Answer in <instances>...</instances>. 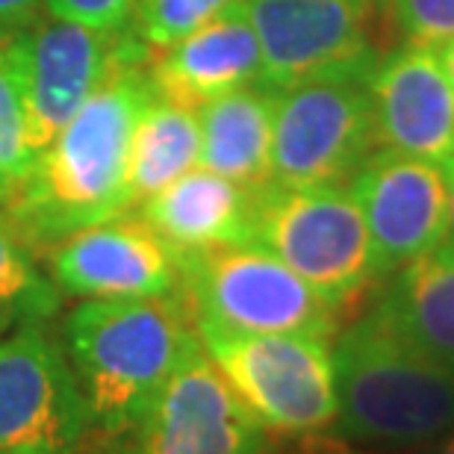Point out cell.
Listing matches in <instances>:
<instances>
[{
	"label": "cell",
	"instance_id": "d6986e66",
	"mask_svg": "<svg viewBox=\"0 0 454 454\" xmlns=\"http://www.w3.org/2000/svg\"><path fill=\"white\" fill-rule=\"evenodd\" d=\"M201 157V127L198 113L153 95L133 127L127 189L130 204L148 201L168 184L192 171Z\"/></svg>",
	"mask_w": 454,
	"mask_h": 454
},
{
	"label": "cell",
	"instance_id": "603a6c76",
	"mask_svg": "<svg viewBox=\"0 0 454 454\" xmlns=\"http://www.w3.org/2000/svg\"><path fill=\"white\" fill-rule=\"evenodd\" d=\"M404 48L440 51L454 39V0H384Z\"/></svg>",
	"mask_w": 454,
	"mask_h": 454
},
{
	"label": "cell",
	"instance_id": "83f0119b",
	"mask_svg": "<svg viewBox=\"0 0 454 454\" xmlns=\"http://www.w3.org/2000/svg\"><path fill=\"white\" fill-rule=\"evenodd\" d=\"M437 57H440V66H442V71H446L449 83L454 86V39H451L449 44H442V48L437 51Z\"/></svg>",
	"mask_w": 454,
	"mask_h": 454
},
{
	"label": "cell",
	"instance_id": "7c38bea8",
	"mask_svg": "<svg viewBox=\"0 0 454 454\" xmlns=\"http://www.w3.org/2000/svg\"><path fill=\"white\" fill-rule=\"evenodd\" d=\"M348 189L369 227L378 280L446 242L449 186L440 162L378 148L354 171Z\"/></svg>",
	"mask_w": 454,
	"mask_h": 454
},
{
	"label": "cell",
	"instance_id": "44dd1931",
	"mask_svg": "<svg viewBox=\"0 0 454 454\" xmlns=\"http://www.w3.org/2000/svg\"><path fill=\"white\" fill-rule=\"evenodd\" d=\"M27 142V104L21 71L9 44H0V207L18 192L33 166Z\"/></svg>",
	"mask_w": 454,
	"mask_h": 454
},
{
	"label": "cell",
	"instance_id": "cb8c5ba5",
	"mask_svg": "<svg viewBox=\"0 0 454 454\" xmlns=\"http://www.w3.org/2000/svg\"><path fill=\"white\" fill-rule=\"evenodd\" d=\"M139 0H44L51 18L74 21L92 30H124L133 21Z\"/></svg>",
	"mask_w": 454,
	"mask_h": 454
},
{
	"label": "cell",
	"instance_id": "5b68a950",
	"mask_svg": "<svg viewBox=\"0 0 454 454\" xmlns=\"http://www.w3.org/2000/svg\"><path fill=\"white\" fill-rule=\"evenodd\" d=\"M207 357L275 437L322 434L340 419L333 345L304 333H236L195 322Z\"/></svg>",
	"mask_w": 454,
	"mask_h": 454
},
{
	"label": "cell",
	"instance_id": "3957f363",
	"mask_svg": "<svg viewBox=\"0 0 454 454\" xmlns=\"http://www.w3.org/2000/svg\"><path fill=\"white\" fill-rule=\"evenodd\" d=\"M342 437L416 446L454 428V372L416 351L375 304L333 337Z\"/></svg>",
	"mask_w": 454,
	"mask_h": 454
},
{
	"label": "cell",
	"instance_id": "5bb4252c",
	"mask_svg": "<svg viewBox=\"0 0 454 454\" xmlns=\"http://www.w3.org/2000/svg\"><path fill=\"white\" fill-rule=\"evenodd\" d=\"M369 98L380 148L440 166L454 157V86L437 51L402 48L378 59Z\"/></svg>",
	"mask_w": 454,
	"mask_h": 454
},
{
	"label": "cell",
	"instance_id": "7a4b0ae2",
	"mask_svg": "<svg viewBox=\"0 0 454 454\" xmlns=\"http://www.w3.org/2000/svg\"><path fill=\"white\" fill-rule=\"evenodd\" d=\"M198 342L186 295L80 301L62 322V348L89 431L101 442L124 437Z\"/></svg>",
	"mask_w": 454,
	"mask_h": 454
},
{
	"label": "cell",
	"instance_id": "9c48e42d",
	"mask_svg": "<svg viewBox=\"0 0 454 454\" xmlns=\"http://www.w3.org/2000/svg\"><path fill=\"white\" fill-rule=\"evenodd\" d=\"M6 44L21 71L27 142L33 157L48 148L127 53L145 48L130 27L92 30L59 18H39L30 30Z\"/></svg>",
	"mask_w": 454,
	"mask_h": 454
},
{
	"label": "cell",
	"instance_id": "4316f807",
	"mask_svg": "<svg viewBox=\"0 0 454 454\" xmlns=\"http://www.w3.org/2000/svg\"><path fill=\"white\" fill-rule=\"evenodd\" d=\"M446 171V186H449V231H446V245H454V157L442 162Z\"/></svg>",
	"mask_w": 454,
	"mask_h": 454
},
{
	"label": "cell",
	"instance_id": "d4e9b609",
	"mask_svg": "<svg viewBox=\"0 0 454 454\" xmlns=\"http://www.w3.org/2000/svg\"><path fill=\"white\" fill-rule=\"evenodd\" d=\"M44 0H0V44L18 39L42 18Z\"/></svg>",
	"mask_w": 454,
	"mask_h": 454
},
{
	"label": "cell",
	"instance_id": "4fadbf2b",
	"mask_svg": "<svg viewBox=\"0 0 454 454\" xmlns=\"http://www.w3.org/2000/svg\"><path fill=\"white\" fill-rule=\"evenodd\" d=\"M48 266L59 293L80 301L184 295L177 257L142 215H130V210L53 245Z\"/></svg>",
	"mask_w": 454,
	"mask_h": 454
},
{
	"label": "cell",
	"instance_id": "52a82bcc",
	"mask_svg": "<svg viewBox=\"0 0 454 454\" xmlns=\"http://www.w3.org/2000/svg\"><path fill=\"white\" fill-rule=\"evenodd\" d=\"M372 68L337 71L275 92L269 184L345 186L380 148L369 98Z\"/></svg>",
	"mask_w": 454,
	"mask_h": 454
},
{
	"label": "cell",
	"instance_id": "277c9868",
	"mask_svg": "<svg viewBox=\"0 0 454 454\" xmlns=\"http://www.w3.org/2000/svg\"><path fill=\"white\" fill-rule=\"evenodd\" d=\"M248 242L286 262L337 313L378 284L369 227L348 184L254 189Z\"/></svg>",
	"mask_w": 454,
	"mask_h": 454
},
{
	"label": "cell",
	"instance_id": "f546056e",
	"mask_svg": "<svg viewBox=\"0 0 454 454\" xmlns=\"http://www.w3.org/2000/svg\"><path fill=\"white\" fill-rule=\"evenodd\" d=\"M0 454H51V451H30L27 449V451H0Z\"/></svg>",
	"mask_w": 454,
	"mask_h": 454
},
{
	"label": "cell",
	"instance_id": "7402d4cb",
	"mask_svg": "<svg viewBox=\"0 0 454 454\" xmlns=\"http://www.w3.org/2000/svg\"><path fill=\"white\" fill-rule=\"evenodd\" d=\"M233 4L236 0H139L130 30L148 51H162Z\"/></svg>",
	"mask_w": 454,
	"mask_h": 454
},
{
	"label": "cell",
	"instance_id": "8992f818",
	"mask_svg": "<svg viewBox=\"0 0 454 454\" xmlns=\"http://www.w3.org/2000/svg\"><path fill=\"white\" fill-rule=\"evenodd\" d=\"M195 322L236 333H304L333 340L340 313L286 262L254 242L177 257Z\"/></svg>",
	"mask_w": 454,
	"mask_h": 454
},
{
	"label": "cell",
	"instance_id": "484cf974",
	"mask_svg": "<svg viewBox=\"0 0 454 454\" xmlns=\"http://www.w3.org/2000/svg\"><path fill=\"white\" fill-rule=\"evenodd\" d=\"M271 454H360L342 434H307L289 440V446H275Z\"/></svg>",
	"mask_w": 454,
	"mask_h": 454
},
{
	"label": "cell",
	"instance_id": "ba28073f",
	"mask_svg": "<svg viewBox=\"0 0 454 454\" xmlns=\"http://www.w3.org/2000/svg\"><path fill=\"white\" fill-rule=\"evenodd\" d=\"M106 454H271V434L254 419L198 342L124 437Z\"/></svg>",
	"mask_w": 454,
	"mask_h": 454
},
{
	"label": "cell",
	"instance_id": "e0dca14e",
	"mask_svg": "<svg viewBox=\"0 0 454 454\" xmlns=\"http://www.w3.org/2000/svg\"><path fill=\"white\" fill-rule=\"evenodd\" d=\"M201 157L198 166L245 189H260L271 177V127L275 89L254 83L198 106Z\"/></svg>",
	"mask_w": 454,
	"mask_h": 454
},
{
	"label": "cell",
	"instance_id": "ac0fdd59",
	"mask_svg": "<svg viewBox=\"0 0 454 454\" xmlns=\"http://www.w3.org/2000/svg\"><path fill=\"white\" fill-rule=\"evenodd\" d=\"M375 307L416 351L454 372V245L398 269Z\"/></svg>",
	"mask_w": 454,
	"mask_h": 454
},
{
	"label": "cell",
	"instance_id": "6da1fadb",
	"mask_svg": "<svg viewBox=\"0 0 454 454\" xmlns=\"http://www.w3.org/2000/svg\"><path fill=\"white\" fill-rule=\"evenodd\" d=\"M148 57V48H136L118 62L48 148L35 153L24 184L4 204L9 224L35 254L133 210L127 189L130 139L145 104L157 95Z\"/></svg>",
	"mask_w": 454,
	"mask_h": 454
},
{
	"label": "cell",
	"instance_id": "1f68e13d",
	"mask_svg": "<svg viewBox=\"0 0 454 454\" xmlns=\"http://www.w3.org/2000/svg\"><path fill=\"white\" fill-rule=\"evenodd\" d=\"M378 4H384V0H378Z\"/></svg>",
	"mask_w": 454,
	"mask_h": 454
},
{
	"label": "cell",
	"instance_id": "4dcf8cb0",
	"mask_svg": "<svg viewBox=\"0 0 454 454\" xmlns=\"http://www.w3.org/2000/svg\"><path fill=\"white\" fill-rule=\"evenodd\" d=\"M74 454H77V451H74ZM83 454H106V451H104V449H101V446H98V449H95V451H92V449H86V451H83Z\"/></svg>",
	"mask_w": 454,
	"mask_h": 454
},
{
	"label": "cell",
	"instance_id": "30bf717a",
	"mask_svg": "<svg viewBox=\"0 0 454 454\" xmlns=\"http://www.w3.org/2000/svg\"><path fill=\"white\" fill-rule=\"evenodd\" d=\"M89 416L62 342L30 325L0 333V451L74 454Z\"/></svg>",
	"mask_w": 454,
	"mask_h": 454
},
{
	"label": "cell",
	"instance_id": "f1b7e54d",
	"mask_svg": "<svg viewBox=\"0 0 454 454\" xmlns=\"http://www.w3.org/2000/svg\"><path fill=\"white\" fill-rule=\"evenodd\" d=\"M431 454H454V431L442 434L440 442H437V446H434V451H431Z\"/></svg>",
	"mask_w": 454,
	"mask_h": 454
},
{
	"label": "cell",
	"instance_id": "2e32d148",
	"mask_svg": "<svg viewBox=\"0 0 454 454\" xmlns=\"http://www.w3.org/2000/svg\"><path fill=\"white\" fill-rule=\"evenodd\" d=\"M254 189L215 171L192 168L162 192L139 204V215L175 257L201 254L251 239Z\"/></svg>",
	"mask_w": 454,
	"mask_h": 454
},
{
	"label": "cell",
	"instance_id": "ffe728a7",
	"mask_svg": "<svg viewBox=\"0 0 454 454\" xmlns=\"http://www.w3.org/2000/svg\"><path fill=\"white\" fill-rule=\"evenodd\" d=\"M59 304L62 293L42 271L35 251L0 213V333L51 322Z\"/></svg>",
	"mask_w": 454,
	"mask_h": 454
},
{
	"label": "cell",
	"instance_id": "8fae6325",
	"mask_svg": "<svg viewBox=\"0 0 454 454\" xmlns=\"http://www.w3.org/2000/svg\"><path fill=\"white\" fill-rule=\"evenodd\" d=\"M242 6L260 42V83L275 92L378 62L372 51L378 0H242Z\"/></svg>",
	"mask_w": 454,
	"mask_h": 454
},
{
	"label": "cell",
	"instance_id": "9a60e30c",
	"mask_svg": "<svg viewBox=\"0 0 454 454\" xmlns=\"http://www.w3.org/2000/svg\"><path fill=\"white\" fill-rule=\"evenodd\" d=\"M148 74L153 92L186 110H198L213 98L260 83V42L242 0L180 42L151 51Z\"/></svg>",
	"mask_w": 454,
	"mask_h": 454
}]
</instances>
